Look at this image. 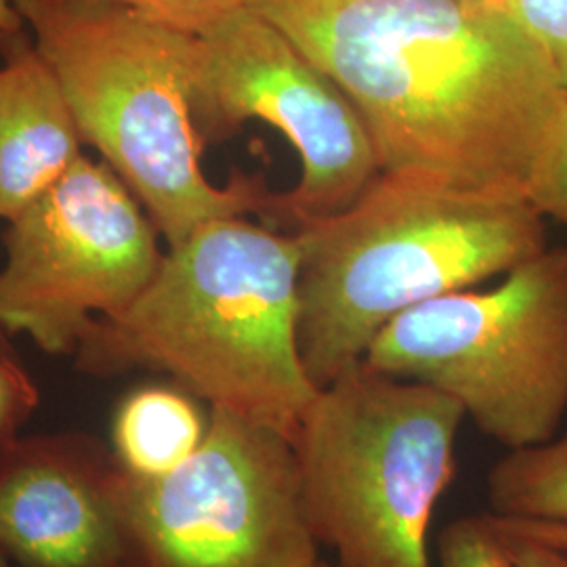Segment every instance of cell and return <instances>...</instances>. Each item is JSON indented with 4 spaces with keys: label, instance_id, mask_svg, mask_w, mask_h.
Masks as SVG:
<instances>
[{
    "label": "cell",
    "instance_id": "cell-1",
    "mask_svg": "<svg viewBox=\"0 0 567 567\" xmlns=\"http://www.w3.org/2000/svg\"><path fill=\"white\" fill-rule=\"evenodd\" d=\"M360 112L381 173L524 198L561 126L566 86L498 0H248Z\"/></svg>",
    "mask_w": 567,
    "mask_h": 567
},
{
    "label": "cell",
    "instance_id": "cell-2",
    "mask_svg": "<svg viewBox=\"0 0 567 567\" xmlns=\"http://www.w3.org/2000/svg\"><path fill=\"white\" fill-rule=\"evenodd\" d=\"M299 269L295 231L246 217L200 225L133 303L89 328L76 365L95 379L161 372L292 440L320 391L299 351Z\"/></svg>",
    "mask_w": 567,
    "mask_h": 567
},
{
    "label": "cell",
    "instance_id": "cell-3",
    "mask_svg": "<svg viewBox=\"0 0 567 567\" xmlns=\"http://www.w3.org/2000/svg\"><path fill=\"white\" fill-rule=\"evenodd\" d=\"M292 225L299 351L318 389L364 360L408 309L507 276L548 246L545 215L529 200L421 173H381L344 210Z\"/></svg>",
    "mask_w": 567,
    "mask_h": 567
},
{
    "label": "cell",
    "instance_id": "cell-4",
    "mask_svg": "<svg viewBox=\"0 0 567 567\" xmlns=\"http://www.w3.org/2000/svg\"><path fill=\"white\" fill-rule=\"evenodd\" d=\"M16 4L82 142L135 194L168 248L215 219L271 217L276 194L261 175L234 173L225 185L204 175L192 105L196 34L103 2Z\"/></svg>",
    "mask_w": 567,
    "mask_h": 567
},
{
    "label": "cell",
    "instance_id": "cell-5",
    "mask_svg": "<svg viewBox=\"0 0 567 567\" xmlns=\"http://www.w3.org/2000/svg\"><path fill=\"white\" fill-rule=\"evenodd\" d=\"M463 405L433 386L347 365L292 437L305 513L341 567H431L429 526L458 461Z\"/></svg>",
    "mask_w": 567,
    "mask_h": 567
},
{
    "label": "cell",
    "instance_id": "cell-6",
    "mask_svg": "<svg viewBox=\"0 0 567 567\" xmlns=\"http://www.w3.org/2000/svg\"><path fill=\"white\" fill-rule=\"evenodd\" d=\"M364 362L446 393L507 452L547 444L567 412V246H547L492 290L408 309Z\"/></svg>",
    "mask_w": 567,
    "mask_h": 567
},
{
    "label": "cell",
    "instance_id": "cell-7",
    "mask_svg": "<svg viewBox=\"0 0 567 567\" xmlns=\"http://www.w3.org/2000/svg\"><path fill=\"white\" fill-rule=\"evenodd\" d=\"M137 567H313L320 557L295 446L274 426L210 408L200 450L156 480L126 475Z\"/></svg>",
    "mask_w": 567,
    "mask_h": 567
},
{
    "label": "cell",
    "instance_id": "cell-8",
    "mask_svg": "<svg viewBox=\"0 0 567 567\" xmlns=\"http://www.w3.org/2000/svg\"><path fill=\"white\" fill-rule=\"evenodd\" d=\"M161 231L121 177L82 156L7 221L0 330L74 353L89 328L133 303L163 264Z\"/></svg>",
    "mask_w": 567,
    "mask_h": 567
},
{
    "label": "cell",
    "instance_id": "cell-9",
    "mask_svg": "<svg viewBox=\"0 0 567 567\" xmlns=\"http://www.w3.org/2000/svg\"><path fill=\"white\" fill-rule=\"evenodd\" d=\"M194 122L224 143L248 121L278 128L301 161L299 183L274 196L271 219L344 210L381 175L355 105L278 25L248 4L196 37Z\"/></svg>",
    "mask_w": 567,
    "mask_h": 567
},
{
    "label": "cell",
    "instance_id": "cell-10",
    "mask_svg": "<svg viewBox=\"0 0 567 567\" xmlns=\"http://www.w3.org/2000/svg\"><path fill=\"white\" fill-rule=\"evenodd\" d=\"M126 473L81 431L0 447V550L18 567H137Z\"/></svg>",
    "mask_w": 567,
    "mask_h": 567
},
{
    "label": "cell",
    "instance_id": "cell-11",
    "mask_svg": "<svg viewBox=\"0 0 567 567\" xmlns=\"http://www.w3.org/2000/svg\"><path fill=\"white\" fill-rule=\"evenodd\" d=\"M0 219L11 221L81 161L79 124L28 28L0 39Z\"/></svg>",
    "mask_w": 567,
    "mask_h": 567
},
{
    "label": "cell",
    "instance_id": "cell-12",
    "mask_svg": "<svg viewBox=\"0 0 567 567\" xmlns=\"http://www.w3.org/2000/svg\"><path fill=\"white\" fill-rule=\"evenodd\" d=\"M185 386L145 383L126 391L112 416V454L135 480H156L187 463L204 444L210 408Z\"/></svg>",
    "mask_w": 567,
    "mask_h": 567
},
{
    "label": "cell",
    "instance_id": "cell-13",
    "mask_svg": "<svg viewBox=\"0 0 567 567\" xmlns=\"http://www.w3.org/2000/svg\"><path fill=\"white\" fill-rule=\"evenodd\" d=\"M486 492L492 515L567 522V431L547 444L508 450L489 468Z\"/></svg>",
    "mask_w": 567,
    "mask_h": 567
},
{
    "label": "cell",
    "instance_id": "cell-14",
    "mask_svg": "<svg viewBox=\"0 0 567 567\" xmlns=\"http://www.w3.org/2000/svg\"><path fill=\"white\" fill-rule=\"evenodd\" d=\"M442 567H515L487 513L450 522L440 534Z\"/></svg>",
    "mask_w": 567,
    "mask_h": 567
},
{
    "label": "cell",
    "instance_id": "cell-15",
    "mask_svg": "<svg viewBox=\"0 0 567 567\" xmlns=\"http://www.w3.org/2000/svg\"><path fill=\"white\" fill-rule=\"evenodd\" d=\"M41 404L39 386L0 330V447L20 437L23 425Z\"/></svg>",
    "mask_w": 567,
    "mask_h": 567
},
{
    "label": "cell",
    "instance_id": "cell-16",
    "mask_svg": "<svg viewBox=\"0 0 567 567\" xmlns=\"http://www.w3.org/2000/svg\"><path fill=\"white\" fill-rule=\"evenodd\" d=\"M103 2L133 9L152 20L163 21L187 34H203L210 25L248 4V0H72Z\"/></svg>",
    "mask_w": 567,
    "mask_h": 567
},
{
    "label": "cell",
    "instance_id": "cell-17",
    "mask_svg": "<svg viewBox=\"0 0 567 567\" xmlns=\"http://www.w3.org/2000/svg\"><path fill=\"white\" fill-rule=\"evenodd\" d=\"M507 4L543 44L567 89V0H507Z\"/></svg>",
    "mask_w": 567,
    "mask_h": 567
},
{
    "label": "cell",
    "instance_id": "cell-18",
    "mask_svg": "<svg viewBox=\"0 0 567 567\" xmlns=\"http://www.w3.org/2000/svg\"><path fill=\"white\" fill-rule=\"evenodd\" d=\"M532 204L567 229V89L559 133L548 154L547 164L532 192Z\"/></svg>",
    "mask_w": 567,
    "mask_h": 567
},
{
    "label": "cell",
    "instance_id": "cell-19",
    "mask_svg": "<svg viewBox=\"0 0 567 567\" xmlns=\"http://www.w3.org/2000/svg\"><path fill=\"white\" fill-rule=\"evenodd\" d=\"M489 517V513H487ZM492 526L496 527V532L503 538V547L507 550L508 559L513 561L515 567H567V553L561 548L548 547L540 540H534L524 534L511 532L505 527L498 526L492 517H489Z\"/></svg>",
    "mask_w": 567,
    "mask_h": 567
},
{
    "label": "cell",
    "instance_id": "cell-20",
    "mask_svg": "<svg viewBox=\"0 0 567 567\" xmlns=\"http://www.w3.org/2000/svg\"><path fill=\"white\" fill-rule=\"evenodd\" d=\"M489 513V511H487ZM489 517L505 529L517 532L529 536L534 540H540L548 547L561 548L567 553V522H536V519H508V517H498L492 515Z\"/></svg>",
    "mask_w": 567,
    "mask_h": 567
},
{
    "label": "cell",
    "instance_id": "cell-21",
    "mask_svg": "<svg viewBox=\"0 0 567 567\" xmlns=\"http://www.w3.org/2000/svg\"><path fill=\"white\" fill-rule=\"evenodd\" d=\"M21 30H25V20L16 0H0V39L18 34Z\"/></svg>",
    "mask_w": 567,
    "mask_h": 567
},
{
    "label": "cell",
    "instance_id": "cell-22",
    "mask_svg": "<svg viewBox=\"0 0 567 567\" xmlns=\"http://www.w3.org/2000/svg\"><path fill=\"white\" fill-rule=\"evenodd\" d=\"M0 567H18L13 564V559L9 557V555H4L2 550H0Z\"/></svg>",
    "mask_w": 567,
    "mask_h": 567
},
{
    "label": "cell",
    "instance_id": "cell-23",
    "mask_svg": "<svg viewBox=\"0 0 567 567\" xmlns=\"http://www.w3.org/2000/svg\"><path fill=\"white\" fill-rule=\"evenodd\" d=\"M313 567H341L339 566V564H328V561H324V559H320V561H318V564H316V566Z\"/></svg>",
    "mask_w": 567,
    "mask_h": 567
},
{
    "label": "cell",
    "instance_id": "cell-24",
    "mask_svg": "<svg viewBox=\"0 0 567 567\" xmlns=\"http://www.w3.org/2000/svg\"><path fill=\"white\" fill-rule=\"evenodd\" d=\"M498 2H507V0H498Z\"/></svg>",
    "mask_w": 567,
    "mask_h": 567
}]
</instances>
